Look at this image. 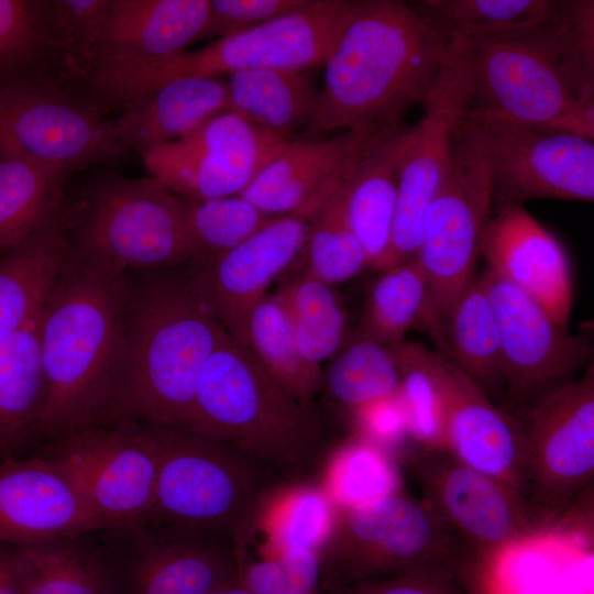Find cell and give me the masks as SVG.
Instances as JSON below:
<instances>
[{"instance_id": "cell-1", "label": "cell", "mask_w": 594, "mask_h": 594, "mask_svg": "<svg viewBox=\"0 0 594 594\" xmlns=\"http://www.w3.org/2000/svg\"><path fill=\"white\" fill-rule=\"evenodd\" d=\"M448 38L461 116L594 139V1L558 0L543 22Z\"/></svg>"}, {"instance_id": "cell-2", "label": "cell", "mask_w": 594, "mask_h": 594, "mask_svg": "<svg viewBox=\"0 0 594 594\" xmlns=\"http://www.w3.org/2000/svg\"><path fill=\"white\" fill-rule=\"evenodd\" d=\"M449 54V38L413 3L356 1L323 64V85L302 139L403 123L424 106Z\"/></svg>"}, {"instance_id": "cell-3", "label": "cell", "mask_w": 594, "mask_h": 594, "mask_svg": "<svg viewBox=\"0 0 594 594\" xmlns=\"http://www.w3.org/2000/svg\"><path fill=\"white\" fill-rule=\"evenodd\" d=\"M128 275L89 266L72 252L40 315L50 440L112 422L125 343Z\"/></svg>"}, {"instance_id": "cell-4", "label": "cell", "mask_w": 594, "mask_h": 594, "mask_svg": "<svg viewBox=\"0 0 594 594\" xmlns=\"http://www.w3.org/2000/svg\"><path fill=\"white\" fill-rule=\"evenodd\" d=\"M143 273L128 278L112 421L188 429L201 372L228 332L188 272Z\"/></svg>"}, {"instance_id": "cell-5", "label": "cell", "mask_w": 594, "mask_h": 594, "mask_svg": "<svg viewBox=\"0 0 594 594\" xmlns=\"http://www.w3.org/2000/svg\"><path fill=\"white\" fill-rule=\"evenodd\" d=\"M186 430L230 444L263 468L288 473L305 469L319 443L312 407L229 333L205 364Z\"/></svg>"}, {"instance_id": "cell-6", "label": "cell", "mask_w": 594, "mask_h": 594, "mask_svg": "<svg viewBox=\"0 0 594 594\" xmlns=\"http://www.w3.org/2000/svg\"><path fill=\"white\" fill-rule=\"evenodd\" d=\"M146 426L158 458L147 522L202 530L244 544L266 492L264 468L222 441L186 429Z\"/></svg>"}, {"instance_id": "cell-7", "label": "cell", "mask_w": 594, "mask_h": 594, "mask_svg": "<svg viewBox=\"0 0 594 594\" xmlns=\"http://www.w3.org/2000/svg\"><path fill=\"white\" fill-rule=\"evenodd\" d=\"M73 256L128 275L172 268L194 256L187 201L153 177L97 183L68 217Z\"/></svg>"}, {"instance_id": "cell-8", "label": "cell", "mask_w": 594, "mask_h": 594, "mask_svg": "<svg viewBox=\"0 0 594 594\" xmlns=\"http://www.w3.org/2000/svg\"><path fill=\"white\" fill-rule=\"evenodd\" d=\"M468 552L425 501L399 491L338 509L334 528L320 553L322 582L334 583L339 590L403 574L449 578L468 562Z\"/></svg>"}, {"instance_id": "cell-9", "label": "cell", "mask_w": 594, "mask_h": 594, "mask_svg": "<svg viewBox=\"0 0 594 594\" xmlns=\"http://www.w3.org/2000/svg\"><path fill=\"white\" fill-rule=\"evenodd\" d=\"M493 211L485 143L475 121L459 114L446 176L422 220L416 260L428 285L422 323L435 336L475 278L481 241Z\"/></svg>"}, {"instance_id": "cell-10", "label": "cell", "mask_w": 594, "mask_h": 594, "mask_svg": "<svg viewBox=\"0 0 594 594\" xmlns=\"http://www.w3.org/2000/svg\"><path fill=\"white\" fill-rule=\"evenodd\" d=\"M356 6L352 0H309L302 8L196 50L134 63L142 92L186 77H220L255 69L304 72L323 66Z\"/></svg>"}, {"instance_id": "cell-11", "label": "cell", "mask_w": 594, "mask_h": 594, "mask_svg": "<svg viewBox=\"0 0 594 594\" xmlns=\"http://www.w3.org/2000/svg\"><path fill=\"white\" fill-rule=\"evenodd\" d=\"M90 541L106 594H211L239 578L237 543L202 530L131 524Z\"/></svg>"}, {"instance_id": "cell-12", "label": "cell", "mask_w": 594, "mask_h": 594, "mask_svg": "<svg viewBox=\"0 0 594 594\" xmlns=\"http://www.w3.org/2000/svg\"><path fill=\"white\" fill-rule=\"evenodd\" d=\"M524 428L525 496L537 526L544 525L594 475V367L546 391Z\"/></svg>"}, {"instance_id": "cell-13", "label": "cell", "mask_w": 594, "mask_h": 594, "mask_svg": "<svg viewBox=\"0 0 594 594\" xmlns=\"http://www.w3.org/2000/svg\"><path fill=\"white\" fill-rule=\"evenodd\" d=\"M100 516L118 526L148 521L158 458L148 426L87 427L50 440L41 453Z\"/></svg>"}, {"instance_id": "cell-14", "label": "cell", "mask_w": 594, "mask_h": 594, "mask_svg": "<svg viewBox=\"0 0 594 594\" xmlns=\"http://www.w3.org/2000/svg\"><path fill=\"white\" fill-rule=\"evenodd\" d=\"M472 120L485 143L493 207L536 199L593 201V139L539 124Z\"/></svg>"}, {"instance_id": "cell-15", "label": "cell", "mask_w": 594, "mask_h": 594, "mask_svg": "<svg viewBox=\"0 0 594 594\" xmlns=\"http://www.w3.org/2000/svg\"><path fill=\"white\" fill-rule=\"evenodd\" d=\"M411 468L425 502L481 563L537 531L524 494L449 452L422 450L413 455Z\"/></svg>"}, {"instance_id": "cell-16", "label": "cell", "mask_w": 594, "mask_h": 594, "mask_svg": "<svg viewBox=\"0 0 594 594\" xmlns=\"http://www.w3.org/2000/svg\"><path fill=\"white\" fill-rule=\"evenodd\" d=\"M113 121L38 81L0 88V152L62 170L120 154Z\"/></svg>"}, {"instance_id": "cell-17", "label": "cell", "mask_w": 594, "mask_h": 594, "mask_svg": "<svg viewBox=\"0 0 594 594\" xmlns=\"http://www.w3.org/2000/svg\"><path fill=\"white\" fill-rule=\"evenodd\" d=\"M309 221L271 218L237 246L190 261V279L226 331L243 343L253 307L272 282L305 255Z\"/></svg>"}, {"instance_id": "cell-18", "label": "cell", "mask_w": 594, "mask_h": 594, "mask_svg": "<svg viewBox=\"0 0 594 594\" xmlns=\"http://www.w3.org/2000/svg\"><path fill=\"white\" fill-rule=\"evenodd\" d=\"M481 276L498 326L503 380L514 398L543 394L590 363V345L527 294L488 270Z\"/></svg>"}, {"instance_id": "cell-19", "label": "cell", "mask_w": 594, "mask_h": 594, "mask_svg": "<svg viewBox=\"0 0 594 594\" xmlns=\"http://www.w3.org/2000/svg\"><path fill=\"white\" fill-rule=\"evenodd\" d=\"M117 526L44 455L0 459V542L28 546Z\"/></svg>"}, {"instance_id": "cell-20", "label": "cell", "mask_w": 594, "mask_h": 594, "mask_svg": "<svg viewBox=\"0 0 594 594\" xmlns=\"http://www.w3.org/2000/svg\"><path fill=\"white\" fill-rule=\"evenodd\" d=\"M429 360L443 403L447 452L525 495L524 428L443 354L430 351Z\"/></svg>"}, {"instance_id": "cell-21", "label": "cell", "mask_w": 594, "mask_h": 594, "mask_svg": "<svg viewBox=\"0 0 594 594\" xmlns=\"http://www.w3.org/2000/svg\"><path fill=\"white\" fill-rule=\"evenodd\" d=\"M422 107L424 116L409 125L402 152L392 242L381 272L416 257L424 215L450 163L452 128L460 106L447 62Z\"/></svg>"}, {"instance_id": "cell-22", "label": "cell", "mask_w": 594, "mask_h": 594, "mask_svg": "<svg viewBox=\"0 0 594 594\" xmlns=\"http://www.w3.org/2000/svg\"><path fill=\"white\" fill-rule=\"evenodd\" d=\"M481 255L490 272L527 294L566 329L573 306L566 252L522 206L493 207Z\"/></svg>"}, {"instance_id": "cell-23", "label": "cell", "mask_w": 594, "mask_h": 594, "mask_svg": "<svg viewBox=\"0 0 594 594\" xmlns=\"http://www.w3.org/2000/svg\"><path fill=\"white\" fill-rule=\"evenodd\" d=\"M409 125L367 131L349 157L338 189L369 266L381 270L391 248L399 163Z\"/></svg>"}, {"instance_id": "cell-24", "label": "cell", "mask_w": 594, "mask_h": 594, "mask_svg": "<svg viewBox=\"0 0 594 594\" xmlns=\"http://www.w3.org/2000/svg\"><path fill=\"white\" fill-rule=\"evenodd\" d=\"M367 131L329 139L290 140L240 194L270 217L309 219L337 187L344 166Z\"/></svg>"}, {"instance_id": "cell-25", "label": "cell", "mask_w": 594, "mask_h": 594, "mask_svg": "<svg viewBox=\"0 0 594 594\" xmlns=\"http://www.w3.org/2000/svg\"><path fill=\"white\" fill-rule=\"evenodd\" d=\"M227 111L176 141L190 165L187 201L240 195L286 144Z\"/></svg>"}, {"instance_id": "cell-26", "label": "cell", "mask_w": 594, "mask_h": 594, "mask_svg": "<svg viewBox=\"0 0 594 594\" xmlns=\"http://www.w3.org/2000/svg\"><path fill=\"white\" fill-rule=\"evenodd\" d=\"M113 121L117 139L140 154L176 142L213 117L229 111L220 77H186L166 82L123 106Z\"/></svg>"}, {"instance_id": "cell-27", "label": "cell", "mask_w": 594, "mask_h": 594, "mask_svg": "<svg viewBox=\"0 0 594 594\" xmlns=\"http://www.w3.org/2000/svg\"><path fill=\"white\" fill-rule=\"evenodd\" d=\"M209 12V0H111L96 63L182 52L200 38Z\"/></svg>"}, {"instance_id": "cell-28", "label": "cell", "mask_w": 594, "mask_h": 594, "mask_svg": "<svg viewBox=\"0 0 594 594\" xmlns=\"http://www.w3.org/2000/svg\"><path fill=\"white\" fill-rule=\"evenodd\" d=\"M69 254L68 216L59 212L0 255V340L41 311Z\"/></svg>"}, {"instance_id": "cell-29", "label": "cell", "mask_w": 594, "mask_h": 594, "mask_svg": "<svg viewBox=\"0 0 594 594\" xmlns=\"http://www.w3.org/2000/svg\"><path fill=\"white\" fill-rule=\"evenodd\" d=\"M40 315L0 340V459L18 455L41 437L45 382Z\"/></svg>"}, {"instance_id": "cell-30", "label": "cell", "mask_w": 594, "mask_h": 594, "mask_svg": "<svg viewBox=\"0 0 594 594\" xmlns=\"http://www.w3.org/2000/svg\"><path fill=\"white\" fill-rule=\"evenodd\" d=\"M305 72L255 69L228 76L229 111L290 141L306 129L317 101L318 90Z\"/></svg>"}, {"instance_id": "cell-31", "label": "cell", "mask_w": 594, "mask_h": 594, "mask_svg": "<svg viewBox=\"0 0 594 594\" xmlns=\"http://www.w3.org/2000/svg\"><path fill=\"white\" fill-rule=\"evenodd\" d=\"M337 514L336 505L319 485L293 484L264 493L252 528L258 527L264 535L262 554H320L332 534Z\"/></svg>"}, {"instance_id": "cell-32", "label": "cell", "mask_w": 594, "mask_h": 594, "mask_svg": "<svg viewBox=\"0 0 594 594\" xmlns=\"http://www.w3.org/2000/svg\"><path fill=\"white\" fill-rule=\"evenodd\" d=\"M435 338L443 355L483 389L503 380L498 326L481 274L455 301Z\"/></svg>"}, {"instance_id": "cell-33", "label": "cell", "mask_w": 594, "mask_h": 594, "mask_svg": "<svg viewBox=\"0 0 594 594\" xmlns=\"http://www.w3.org/2000/svg\"><path fill=\"white\" fill-rule=\"evenodd\" d=\"M63 172L0 152V255L59 213Z\"/></svg>"}, {"instance_id": "cell-34", "label": "cell", "mask_w": 594, "mask_h": 594, "mask_svg": "<svg viewBox=\"0 0 594 594\" xmlns=\"http://www.w3.org/2000/svg\"><path fill=\"white\" fill-rule=\"evenodd\" d=\"M264 369L311 407L322 387L321 366L300 352L282 297L266 294L251 310L242 343Z\"/></svg>"}, {"instance_id": "cell-35", "label": "cell", "mask_w": 594, "mask_h": 594, "mask_svg": "<svg viewBox=\"0 0 594 594\" xmlns=\"http://www.w3.org/2000/svg\"><path fill=\"white\" fill-rule=\"evenodd\" d=\"M21 594H106L90 534L13 547Z\"/></svg>"}, {"instance_id": "cell-36", "label": "cell", "mask_w": 594, "mask_h": 594, "mask_svg": "<svg viewBox=\"0 0 594 594\" xmlns=\"http://www.w3.org/2000/svg\"><path fill=\"white\" fill-rule=\"evenodd\" d=\"M278 295L302 355L319 366L332 359L342 348L348 326L346 311L333 286L305 271Z\"/></svg>"}, {"instance_id": "cell-37", "label": "cell", "mask_w": 594, "mask_h": 594, "mask_svg": "<svg viewBox=\"0 0 594 594\" xmlns=\"http://www.w3.org/2000/svg\"><path fill=\"white\" fill-rule=\"evenodd\" d=\"M427 299L426 276L416 258L382 271L366 297L358 337L386 346L404 340L422 320Z\"/></svg>"}, {"instance_id": "cell-38", "label": "cell", "mask_w": 594, "mask_h": 594, "mask_svg": "<svg viewBox=\"0 0 594 594\" xmlns=\"http://www.w3.org/2000/svg\"><path fill=\"white\" fill-rule=\"evenodd\" d=\"M400 485L389 453L355 437L331 453L319 486L337 509H343L399 492Z\"/></svg>"}, {"instance_id": "cell-39", "label": "cell", "mask_w": 594, "mask_h": 594, "mask_svg": "<svg viewBox=\"0 0 594 594\" xmlns=\"http://www.w3.org/2000/svg\"><path fill=\"white\" fill-rule=\"evenodd\" d=\"M334 402L350 411L399 391L400 375L386 345L360 338L341 348L323 373Z\"/></svg>"}, {"instance_id": "cell-40", "label": "cell", "mask_w": 594, "mask_h": 594, "mask_svg": "<svg viewBox=\"0 0 594 594\" xmlns=\"http://www.w3.org/2000/svg\"><path fill=\"white\" fill-rule=\"evenodd\" d=\"M413 6L448 37L543 22L556 11L558 0H422Z\"/></svg>"}, {"instance_id": "cell-41", "label": "cell", "mask_w": 594, "mask_h": 594, "mask_svg": "<svg viewBox=\"0 0 594 594\" xmlns=\"http://www.w3.org/2000/svg\"><path fill=\"white\" fill-rule=\"evenodd\" d=\"M56 53L47 2L0 0V88L36 81L33 73Z\"/></svg>"}, {"instance_id": "cell-42", "label": "cell", "mask_w": 594, "mask_h": 594, "mask_svg": "<svg viewBox=\"0 0 594 594\" xmlns=\"http://www.w3.org/2000/svg\"><path fill=\"white\" fill-rule=\"evenodd\" d=\"M387 348L400 375L409 437L424 450L447 451L443 403L430 366V350L405 340Z\"/></svg>"}, {"instance_id": "cell-43", "label": "cell", "mask_w": 594, "mask_h": 594, "mask_svg": "<svg viewBox=\"0 0 594 594\" xmlns=\"http://www.w3.org/2000/svg\"><path fill=\"white\" fill-rule=\"evenodd\" d=\"M308 221L307 273L333 286L369 266L364 249L348 220L338 185Z\"/></svg>"}, {"instance_id": "cell-44", "label": "cell", "mask_w": 594, "mask_h": 594, "mask_svg": "<svg viewBox=\"0 0 594 594\" xmlns=\"http://www.w3.org/2000/svg\"><path fill=\"white\" fill-rule=\"evenodd\" d=\"M271 218L241 195L187 201L194 258L220 254L237 246Z\"/></svg>"}, {"instance_id": "cell-45", "label": "cell", "mask_w": 594, "mask_h": 594, "mask_svg": "<svg viewBox=\"0 0 594 594\" xmlns=\"http://www.w3.org/2000/svg\"><path fill=\"white\" fill-rule=\"evenodd\" d=\"M46 2L56 54L70 73L86 76L97 61L111 0Z\"/></svg>"}, {"instance_id": "cell-46", "label": "cell", "mask_w": 594, "mask_h": 594, "mask_svg": "<svg viewBox=\"0 0 594 594\" xmlns=\"http://www.w3.org/2000/svg\"><path fill=\"white\" fill-rule=\"evenodd\" d=\"M239 580L253 594H318L322 581L320 554L290 551L240 562Z\"/></svg>"}, {"instance_id": "cell-47", "label": "cell", "mask_w": 594, "mask_h": 594, "mask_svg": "<svg viewBox=\"0 0 594 594\" xmlns=\"http://www.w3.org/2000/svg\"><path fill=\"white\" fill-rule=\"evenodd\" d=\"M309 0H211L199 40L230 36L296 11Z\"/></svg>"}, {"instance_id": "cell-48", "label": "cell", "mask_w": 594, "mask_h": 594, "mask_svg": "<svg viewBox=\"0 0 594 594\" xmlns=\"http://www.w3.org/2000/svg\"><path fill=\"white\" fill-rule=\"evenodd\" d=\"M356 437L376 444L389 453L407 437L408 426L399 391L350 411Z\"/></svg>"}, {"instance_id": "cell-49", "label": "cell", "mask_w": 594, "mask_h": 594, "mask_svg": "<svg viewBox=\"0 0 594 594\" xmlns=\"http://www.w3.org/2000/svg\"><path fill=\"white\" fill-rule=\"evenodd\" d=\"M435 574H403L367 580L333 591L331 594H460Z\"/></svg>"}, {"instance_id": "cell-50", "label": "cell", "mask_w": 594, "mask_h": 594, "mask_svg": "<svg viewBox=\"0 0 594 594\" xmlns=\"http://www.w3.org/2000/svg\"><path fill=\"white\" fill-rule=\"evenodd\" d=\"M0 594H21L14 568L13 547L0 542Z\"/></svg>"}, {"instance_id": "cell-51", "label": "cell", "mask_w": 594, "mask_h": 594, "mask_svg": "<svg viewBox=\"0 0 594 594\" xmlns=\"http://www.w3.org/2000/svg\"><path fill=\"white\" fill-rule=\"evenodd\" d=\"M475 594H515L499 578L485 568L475 573Z\"/></svg>"}, {"instance_id": "cell-52", "label": "cell", "mask_w": 594, "mask_h": 594, "mask_svg": "<svg viewBox=\"0 0 594 594\" xmlns=\"http://www.w3.org/2000/svg\"><path fill=\"white\" fill-rule=\"evenodd\" d=\"M211 594H253V593L250 590H248L238 578L221 585Z\"/></svg>"}]
</instances>
